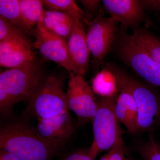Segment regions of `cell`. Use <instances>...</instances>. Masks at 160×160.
<instances>
[{"label":"cell","mask_w":160,"mask_h":160,"mask_svg":"<svg viewBox=\"0 0 160 160\" xmlns=\"http://www.w3.org/2000/svg\"><path fill=\"white\" fill-rule=\"evenodd\" d=\"M116 82L118 90L120 91L115 107L117 117L129 133L137 134L138 110L135 100L131 92L125 85L117 80Z\"/></svg>","instance_id":"cell-14"},{"label":"cell","mask_w":160,"mask_h":160,"mask_svg":"<svg viewBox=\"0 0 160 160\" xmlns=\"http://www.w3.org/2000/svg\"><path fill=\"white\" fill-rule=\"evenodd\" d=\"M26 109L38 119L49 118L69 112L62 78L51 75L44 78Z\"/></svg>","instance_id":"cell-6"},{"label":"cell","mask_w":160,"mask_h":160,"mask_svg":"<svg viewBox=\"0 0 160 160\" xmlns=\"http://www.w3.org/2000/svg\"><path fill=\"white\" fill-rule=\"evenodd\" d=\"M43 70L36 60L0 74V112L3 118L12 115L15 104L29 102L42 84Z\"/></svg>","instance_id":"cell-1"},{"label":"cell","mask_w":160,"mask_h":160,"mask_svg":"<svg viewBox=\"0 0 160 160\" xmlns=\"http://www.w3.org/2000/svg\"><path fill=\"white\" fill-rule=\"evenodd\" d=\"M23 19L32 33L35 26L43 21L45 11L42 1L39 0H19Z\"/></svg>","instance_id":"cell-16"},{"label":"cell","mask_w":160,"mask_h":160,"mask_svg":"<svg viewBox=\"0 0 160 160\" xmlns=\"http://www.w3.org/2000/svg\"><path fill=\"white\" fill-rule=\"evenodd\" d=\"M0 149L20 160H52L61 150L45 142L34 129L22 121L1 126Z\"/></svg>","instance_id":"cell-2"},{"label":"cell","mask_w":160,"mask_h":160,"mask_svg":"<svg viewBox=\"0 0 160 160\" xmlns=\"http://www.w3.org/2000/svg\"><path fill=\"white\" fill-rule=\"evenodd\" d=\"M34 129L45 142L61 149L75 131L69 112L54 117L38 119Z\"/></svg>","instance_id":"cell-10"},{"label":"cell","mask_w":160,"mask_h":160,"mask_svg":"<svg viewBox=\"0 0 160 160\" xmlns=\"http://www.w3.org/2000/svg\"><path fill=\"white\" fill-rule=\"evenodd\" d=\"M114 45L120 60L146 82L160 87V66L132 34L122 30Z\"/></svg>","instance_id":"cell-5"},{"label":"cell","mask_w":160,"mask_h":160,"mask_svg":"<svg viewBox=\"0 0 160 160\" xmlns=\"http://www.w3.org/2000/svg\"><path fill=\"white\" fill-rule=\"evenodd\" d=\"M125 144H119L109 151V160H126L125 157Z\"/></svg>","instance_id":"cell-24"},{"label":"cell","mask_w":160,"mask_h":160,"mask_svg":"<svg viewBox=\"0 0 160 160\" xmlns=\"http://www.w3.org/2000/svg\"><path fill=\"white\" fill-rule=\"evenodd\" d=\"M117 97H102L98 100L97 110L92 123L93 141L89 149L94 160L101 152L110 151L118 144H125L123 131L115 111Z\"/></svg>","instance_id":"cell-3"},{"label":"cell","mask_w":160,"mask_h":160,"mask_svg":"<svg viewBox=\"0 0 160 160\" xmlns=\"http://www.w3.org/2000/svg\"><path fill=\"white\" fill-rule=\"evenodd\" d=\"M35 60L29 40L7 39L0 41V65L17 68Z\"/></svg>","instance_id":"cell-13"},{"label":"cell","mask_w":160,"mask_h":160,"mask_svg":"<svg viewBox=\"0 0 160 160\" xmlns=\"http://www.w3.org/2000/svg\"><path fill=\"white\" fill-rule=\"evenodd\" d=\"M109 156H110V152L109 151L106 154L102 156L99 160H109Z\"/></svg>","instance_id":"cell-28"},{"label":"cell","mask_w":160,"mask_h":160,"mask_svg":"<svg viewBox=\"0 0 160 160\" xmlns=\"http://www.w3.org/2000/svg\"><path fill=\"white\" fill-rule=\"evenodd\" d=\"M106 73V77L103 73L98 74L93 82V91L101 95L102 97H112L117 96L118 90L117 84L114 74L112 72L108 76Z\"/></svg>","instance_id":"cell-20"},{"label":"cell","mask_w":160,"mask_h":160,"mask_svg":"<svg viewBox=\"0 0 160 160\" xmlns=\"http://www.w3.org/2000/svg\"><path fill=\"white\" fill-rule=\"evenodd\" d=\"M0 160H20L14 155L0 149Z\"/></svg>","instance_id":"cell-27"},{"label":"cell","mask_w":160,"mask_h":160,"mask_svg":"<svg viewBox=\"0 0 160 160\" xmlns=\"http://www.w3.org/2000/svg\"><path fill=\"white\" fill-rule=\"evenodd\" d=\"M112 69L116 80L129 89L135 100L138 110L137 134L153 132L160 126V98L151 88L123 70Z\"/></svg>","instance_id":"cell-4"},{"label":"cell","mask_w":160,"mask_h":160,"mask_svg":"<svg viewBox=\"0 0 160 160\" xmlns=\"http://www.w3.org/2000/svg\"><path fill=\"white\" fill-rule=\"evenodd\" d=\"M141 2L144 8L160 12V0H144Z\"/></svg>","instance_id":"cell-26"},{"label":"cell","mask_w":160,"mask_h":160,"mask_svg":"<svg viewBox=\"0 0 160 160\" xmlns=\"http://www.w3.org/2000/svg\"><path fill=\"white\" fill-rule=\"evenodd\" d=\"M43 22L46 28L67 40L73 29L75 21L66 12L48 10L45 11Z\"/></svg>","instance_id":"cell-15"},{"label":"cell","mask_w":160,"mask_h":160,"mask_svg":"<svg viewBox=\"0 0 160 160\" xmlns=\"http://www.w3.org/2000/svg\"><path fill=\"white\" fill-rule=\"evenodd\" d=\"M104 8L110 17L121 23L122 30L134 29L143 22L151 24L147 18L141 1L137 0H103Z\"/></svg>","instance_id":"cell-11"},{"label":"cell","mask_w":160,"mask_h":160,"mask_svg":"<svg viewBox=\"0 0 160 160\" xmlns=\"http://www.w3.org/2000/svg\"><path fill=\"white\" fill-rule=\"evenodd\" d=\"M61 160H94L90 156L89 149H82L66 155Z\"/></svg>","instance_id":"cell-23"},{"label":"cell","mask_w":160,"mask_h":160,"mask_svg":"<svg viewBox=\"0 0 160 160\" xmlns=\"http://www.w3.org/2000/svg\"><path fill=\"white\" fill-rule=\"evenodd\" d=\"M43 5L52 11L62 12L69 14L75 20H78L83 24H88L91 21L88 19V15L72 0H43Z\"/></svg>","instance_id":"cell-17"},{"label":"cell","mask_w":160,"mask_h":160,"mask_svg":"<svg viewBox=\"0 0 160 160\" xmlns=\"http://www.w3.org/2000/svg\"><path fill=\"white\" fill-rule=\"evenodd\" d=\"M101 2L100 1L96 0H84L80 1L85 7L88 14H90L97 11Z\"/></svg>","instance_id":"cell-25"},{"label":"cell","mask_w":160,"mask_h":160,"mask_svg":"<svg viewBox=\"0 0 160 160\" xmlns=\"http://www.w3.org/2000/svg\"><path fill=\"white\" fill-rule=\"evenodd\" d=\"M118 22L102 13L88 24L86 41L90 53L97 64L102 62L116 38Z\"/></svg>","instance_id":"cell-8"},{"label":"cell","mask_w":160,"mask_h":160,"mask_svg":"<svg viewBox=\"0 0 160 160\" xmlns=\"http://www.w3.org/2000/svg\"><path fill=\"white\" fill-rule=\"evenodd\" d=\"M7 39L28 40L22 29L0 17V41Z\"/></svg>","instance_id":"cell-22"},{"label":"cell","mask_w":160,"mask_h":160,"mask_svg":"<svg viewBox=\"0 0 160 160\" xmlns=\"http://www.w3.org/2000/svg\"><path fill=\"white\" fill-rule=\"evenodd\" d=\"M132 35L160 66V39L144 28L134 29Z\"/></svg>","instance_id":"cell-19"},{"label":"cell","mask_w":160,"mask_h":160,"mask_svg":"<svg viewBox=\"0 0 160 160\" xmlns=\"http://www.w3.org/2000/svg\"><path fill=\"white\" fill-rule=\"evenodd\" d=\"M0 17L22 29L27 34L32 33L23 19L19 0H0Z\"/></svg>","instance_id":"cell-18"},{"label":"cell","mask_w":160,"mask_h":160,"mask_svg":"<svg viewBox=\"0 0 160 160\" xmlns=\"http://www.w3.org/2000/svg\"><path fill=\"white\" fill-rule=\"evenodd\" d=\"M145 142L140 143L137 150L144 160H160V144L153 136V132H149Z\"/></svg>","instance_id":"cell-21"},{"label":"cell","mask_w":160,"mask_h":160,"mask_svg":"<svg viewBox=\"0 0 160 160\" xmlns=\"http://www.w3.org/2000/svg\"><path fill=\"white\" fill-rule=\"evenodd\" d=\"M33 34L36 38L33 47L47 59L57 63L69 73L73 72L67 40L46 28L43 21L35 28Z\"/></svg>","instance_id":"cell-9"},{"label":"cell","mask_w":160,"mask_h":160,"mask_svg":"<svg viewBox=\"0 0 160 160\" xmlns=\"http://www.w3.org/2000/svg\"><path fill=\"white\" fill-rule=\"evenodd\" d=\"M67 106L78 119V126L92 123L98 108L94 91L82 76L70 72L66 92Z\"/></svg>","instance_id":"cell-7"},{"label":"cell","mask_w":160,"mask_h":160,"mask_svg":"<svg viewBox=\"0 0 160 160\" xmlns=\"http://www.w3.org/2000/svg\"><path fill=\"white\" fill-rule=\"evenodd\" d=\"M67 42L73 68L72 72L83 76L89 69L90 52L84 25L80 21L75 20L73 29Z\"/></svg>","instance_id":"cell-12"}]
</instances>
